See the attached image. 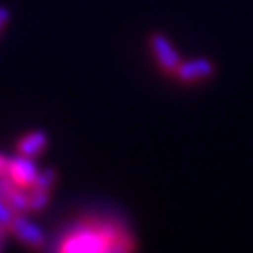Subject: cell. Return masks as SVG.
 <instances>
[{
  "mask_svg": "<svg viewBox=\"0 0 253 253\" xmlns=\"http://www.w3.org/2000/svg\"><path fill=\"white\" fill-rule=\"evenodd\" d=\"M46 146H49V135H46L44 131H28L17 139L15 150H17V154H21V156L36 158L38 154H42V150Z\"/></svg>",
  "mask_w": 253,
  "mask_h": 253,
  "instance_id": "cell-6",
  "label": "cell"
},
{
  "mask_svg": "<svg viewBox=\"0 0 253 253\" xmlns=\"http://www.w3.org/2000/svg\"><path fill=\"white\" fill-rule=\"evenodd\" d=\"M0 249H2V241H0Z\"/></svg>",
  "mask_w": 253,
  "mask_h": 253,
  "instance_id": "cell-13",
  "label": "cell"
},
{
  "mask_svg": "<svg viewBox=\"0 0 253 253\" xmlns=\"http://www.w3.org/2000/svg\"><path fill=\"white\" fill-rule=\"evenodd\" d=\"M9 17H11L9 9H6V6H0V32L4 30V26H6V21H9Z\"/></svg>",
  "mask_w": 253,
  "mask_h": 253,
  "instance_id": "cell-10",
  "label": "cell"
},
{
  "mask_svg": "<svg viewBox=\"0 0 253 253\" xmlns=\"http://www.w3.org/2000/svg\"><path fill=\"white\" fill-rule=\"evenodd\" d=\"M148 44H150V51H152V55H154V61H156L158 70L167 76L175 74V70L181 63V57H179V53L175 49V44H173L163 32H152L150 38H148Z\"/></svg>",
  "mask_w": 253,
  "mask_h": 253,
  "instance_id": "cell-2",
  "label": "cell"
},
{
  "mask_svg": "<svg viewBox=\"0 0 253 253\" xmlns=\"http://www.w3.org/2000/svg\"><path fill=\"white\" fill-rule=\"evenodd\" d=\"M6 175H9L19 188H32L34 179L38 175V167L34 165V158L30 156H21L17 154L15 158H9V165H6Z\"/></svg>",
  "mask_w": 253,
  "mask_h": 253,
  "instance_id": "cell-5",
  "label": "cell"
},
{
  "mask_svg": "<svg viewBox=\"0 0 253 253\" xmlns=\"http://www.w3.org/2000/svg\"><path fill=\"white\" fill-rule=\"evenodd\" d=\"M217 68L209 57H194V59H188V61H181L179 68L175 70L173 78L179 83V84H201V83H207L215 76Z\"/></svg>",
  "mask_w": 253,
  "mask_h": 253,
  "instance_id": "cell-3",
  "label": "cell"
},
{
  "mask_svg": "<svg viewBox=\"0 0 253 253\" xmlns=\"http://www.w3.org/2000/svg\"><path fill=\"white\" fill-rule=\"evenodd\" d=\"M9 234L15 236L21 245H26L30 249H44L46 247V234L38 224L28 219L23 213H17L9 226Z\"/></svg>",
  "mask_w": 253,
  "mask_h": 253,
  "instance_id": "cell-4",
  "label": "cell"
},
{
  "mask_svg": "<svg viewBox=\"0 0 253 253\" xmlns=\"http://www.w3.org/2000/svg\"><path fill=\"white\" fill-rule=\"evenodd\" d=\"M59 251H131L137 249L129 230L116 219L84 217L61 234Z\"/></svg>",
  "mask_w": 253,
  "mask_h": 253,
  "instance_id": "cell-1",
  "label": "cell"
},
{
  "mask_svg": "<svg viewBox=\"0 0 253 253\" xmlns=\"http://www.w3.org/2000/svg\"><path fill=\"white\" fill-rule=\"evenodd\" d=\"M55 184H57V171H55L53 167H46V169H38V175L34 179V184H32V188H41V190L51 192V190L55 188Z\"/></svg>",
  "mask_w": 253,
  "mask_h": 253,
  "instance_id": "cell-8",
  "label": "cell"
},
{
  "mask_svg": "<svg viewBox=\"0 0 253 253\" xmlns=\"http://www.w3.org/2000/svg\"><path fill=\"white\" fill-rule=\"evenodd\" d=\"M6 165H9V158H6L4 154H0V175L6 173Z\"/></svg>",
  "mask_w": 253,
  "mask_h": 253,
  "instance_id": "cell-11",
  "label": "cell"
},
{
  "mask_svg": "<svg viewBox=\"0 0 253 253\" xmlns=\"http://www.w3.org/2000/svg\"><path fill=\"white\" fill-rule=\"evenodd\" d=\"M4 234H6V230H4L2 226H0V241H2V236H4Z\"/></svg>",
  "mask_w": 253,
  "mask_h": 253,
  "instance_id": "cell-12",
  "label": "cell"
},
{
  "mask_svg": "<svg viewBox=\"0 0 253 253\" xmlns=\"http://www.w3.org/2000/svg\"><path fill=\"white\" fill-rule=\"evenodd\" d=\"M15 215H17V213H15L9 205H6L4 201H0V226L4 228L6 232H9V226L13 224V219H15Z\"/></svg>",
  "mask_w": 253,
  "mask_h": 253,
  "instance_id": "cell-9",
  "label": "cell"
},
{
  "mask_svg": "<svg viewBox=\"0 0 253 253\" xmlns=\"http://www.w3.org/2000/svg\"><path fill=\"white\" fill-rule=\"evenodd\" d=\"M51 201V192L46 190H41V188H30L28 190V205H30V211H44L46 205Z\"/></svg>",
  "mask_w": 253,
  "mask_h": 253,
  "instance_id": "cell-7",
  "label": "cell"
}]
</instances>
